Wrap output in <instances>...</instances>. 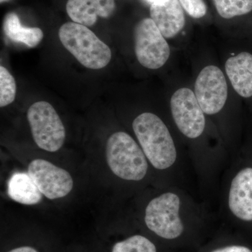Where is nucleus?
Returning <instances> with one entry per match:
<instances>
[{"label": "nucleus", "instance_id": "obj_1", "mask_svg": "<svg viewBox=\"0 0 252 252\" xmlns=\"http://www.w3.org/2000/svg\"><path fill=\"white\" fill-rule=\"evenodd\" d=\"M132 128L146 157L155 168L165 170L175 163V143L160 118L152 113H142L133 121Z\"/></svg>", "mask_w": 252, "mask_h": 252}, {"label": "nucleus", "instance_id": "obj_2", "mask_svg": "<svg viewBox=\"0 0 252 252\" xmlns=\"http://www.w3.org/2000/svg\"><path fill=\"white\" fill-rule=\"evenodd\" d=\"M59 36L64 47L89 69H102L112 59L110 48L86 26L74 22L64 23L60 28Z\"/></svg>", "mask_w": 252, "mask_h": 252}, {"label": "nucleus", "instance_id": "obj_3", "mask_svg": "<svg viewBox=\"0 0 252 252\" xmlns=\"http://www.w3.org/2000/svg\"><path fill=\"white\" fill-rule=\"evenodd\" d=\"M106 158L113 173L123 180L140 181L147 175V157L140 146L126 132H115L109 137Z\"/></svg>", "mask_w": 252, "mask_h": 252}, {"label": "nucleus", "instance_id": "obj_4", "mask_svg": "<svg viewBox=\"0 0 252 252\" xmlns=\"http://www.w3.org/2000/svg\"><path fill=\"white\" fill-rule=\"evenodd\" d=\"M27 117L34 142L39 148L56 152L65 140V128L54 107L46 101H39L28 109Z\"/></svg>", "mask_w": 252, "mask_h": 252}, {"label": "nucleus", "instance_id": "obj_5", "mask_svg": "<svg viewBox=\"0 0 252 252\" xmlns=\"http://www.w3.org/2000/svg\"><path fill=\"white\" fill-rule=\"evenodd\" d=\"M181 201L177 194L168 192L151 200L145 210L144 221L158 236L173 240L183 233L180 217Z\"/></svg>", "mask_w": 252, "mask_h": 252}, {"label": "nucleus", "instance_id": "obj_6", "mask_svg": "<svg viewBox=\"0 0 252 252\" xmlns=\"http://www.w3.org/2000/svg\"><path fill=\"white\" fill-rule=\"evenodd\" d=\"M135 51L137 61L147 69H159L169 59L170 46L152 18H144L136 26Z\"/></svg>", "mask_w": 252, "mask_h": 252}, {"label": "nucleus", "instance_id": "obj_7", "mask_svg": "<svg viewBox=\"0 0 252 252\" xmlns=\"http://www.w3.org/2000/svg\"><path fill=\"white\" fill-rule=\"evenodd\" d=\"M170 107L174 121L183 135L190 139L198 138L205 127V118L195 94L182 88L172 94Z\"/></svg>", "mask_w": 252, "mask_h": 252}, {"label": "nucleus", "instance_id": "obj_8", "mask_svg": "<svg viewBox=\"0 0 252 252\" xmlns=\"http://www.w3.org/2000/svg\"><path fill=\"white\" fill-rule=\"evenodd\" d=\"M195 94L205 114L213 115L224 107L228 97V86L224 74L217 66H207L198 74Z\"/></svg>", "mask_w": 252, "mask_h": 252}, {"label": "nucleus", "instance_id": "obj_9", "mask_svg": "<svg viewBox=\"0 0 252 252\" xmlns=\"http://www.w3.org/2000/svg\"><path fill=\"white\" fill-rule=\"evenodd\" d=\"M28 173L41 193L50 199L61 198L72 190L74 182L70 174L44 159H35L30 163Z\"/></svg>", "mask_w": 252, "mask_h": 252}, {"label": "nucleus", "instance_id": "obj_10", "mask_svg": "<svg viewBox=\"0 0 252 252\" xmlns=\"http://www.w3.org/2000/svg\"><path fill=\"white\" fill-rule=\"evenodd\" d=\"M228 206L240 220H252V168L247 167L239 172L232 180Z\"/></svg>", "mask_w": 252, "mask_h": 252}, {"label": "nucleus", "instance_id": "obj_11", "mask_svg": "<svg viewBox=\"0 0 252 252\" xmlns=\"http://www.w3.org/2000/svg\"><path fill=\"white\" fill-rule=\"evenodd\" d=\"M150 15L167 39L175 37L185 27V13L179 0H162L153 3L151 5Z\"/></svg>", "mask_w": 252, "mask_h": 252}, {"label": "nucleus", "instance_id": "obj_12", "mask_svg": "<svg viewBox=\"0 0 252 252\" xmlns=\"http://www.w3.org/2000/svg\"><path fill=\"white\" fill-rule=\"evenodd\" d=\"M115 9L114 0H68L66 4L69 18L86 27L94 26L97 17H110Z\"/></svg>", "mask_w": 252, "mask_h": 252}, {"label": "nucleus", "instance_id": "obj_13", "mask_svg": "<svg viewBox=\"0 0 252 252\" xmlns=\"http://www.w3.org/2000/svg\"><path fill=\"white\" fill-rule=\"evenodd\" d=\"M225 72L231 85L241 97L252 96V54L242 52L227 60Z\"/></svg>", "mask_w": 252, "mask_h": 252}, {"label": "nucleus", "instance_id": "obj_14", "mask_svg": "<svg viewBox=\"0 0 252 252\" xmlns=\"http://www.w3.org/2000/svg\"><path fill=\"white\" fill-rule=\"evenodd\" d=\"M8 195L17 203L32 205L40 203L43 194L29 173L15 172L8 182Z\"/></svg>", "mask_w": 252, "mask_h": 252}, {"label": "nucleus", "instance_id": "obj_15", "mask_svg": "<svg viewBox=\"0 0 252 252\" xmlns=\"http://www.w3.org/2000/svg\"><path fill=\"white\" fill-rule=\"evenodd\" d=\"M3 31L9 40L21 43L29 48L36 47L44 37V33L39 28L23 27L16 13L10 12L5 16Z\"/></svg>", "mask_w": 252, "mask_h": 252}, {"label": "nucleus", "instance_id": "obj_16", "mask_svg": "<svg viewBox=\"0 0 252 252\" xmlns=\"http://www.w3.org/2000/svg\"><path fill=\"white\" fill-rule=\"evenodd\" d=\"M217 12L225 19L243 16L252 11V0H213Z\"/></svg>", "mask_w": 252, "mask_h": 252}, {"label": "nucleus", "instance_id": "obj_17", "mask_svg": "<svg viewBox=\"0 0 252 252\" xmlns=\"http://www.w3.org/2000/svg\"><path fill=\"white\" fill-rule=\"evenodd\" d=\"M112 252H157V248L149 239L137 235L116 243Z\"/></svg>", "mask_w": 252, "mask_h": 252}, {"label": "nucleus", "instance_id": "obj_18", "mask_svg": "<svg viewBox=\"0 0 252 252\" xmlns=\"http://www.w3.org/2000/svg\"><path fill=\"white\" fill-rule=\"evenodd\" d=\"M16 84L14 77L4 67H0V107L12 103L16 98Z\"/></svg>", "mask_w": 252, "mask_h": 252}, {"label": "nucleus", "instance_id": "obj_19", "mask_svg": "<svg viewBox=\"0 0 252 252\" xmlns=\"http://www.w3.org/2000/svg\"><path fill=\"white\" fill-rule=\"evenodd\" d=\"M179 1L190 17L203 18L207 14V6L203 0H179Z\"/></svg>", "mask_w": 252, "mask_h": 252}, {"label": "nucleus", "instance_id": "obj_20", "mask_svg": "<svg viewBox=\"0 0 252 252\" xmlns=\"http://www.w3.org/2000/svg\"><path fill=\"white\" fill-rule=\"evenodd\" d=\"M212 252H252L250 249L246 247L234 246L225 247V248L218 249Z\"/></svg>", "mask_w": 252, "mask_h": 252}, {"label": "nucleus", "instance_id": "obj_21", "mask_svg": "<svg viewBox=\"0 0 252 252\" xmlns=\"http://www.w3.org/2000/svg\"><path fill=\"white\" fill-rule=\"evenodd\" d=\"M9 252H38L35 249L31 248V247H21L11 250Z\"/></svg>", "mask_w": 252, "mask_h": 252}, {"label": "nucleus", "instance_id": "obj_22", "mask_svg": "<svg viewBox=\"0 0 252 252\" xmlns=\"http://www.w3.org/2000/svg\"><path fill=\"white\" fill-rule=\"evenodd\" d=\"M149 1H150L152 4H153V3L158 2V1H162V0H148Z\"/></svg>", "mask_w": 252, "mask_h": 252}, {"label": "nucleus", "instance_id": "obj_23", "mask_svg": "<svg viewBox=\"0 0 252 252\" xmlns=\"http://www.w3.org/2000/svg\"><path fill=\"white\" fill-rule=\"evenodd\" d=\"M9 1V0H0V2L2 4L3 2H5V1Z\"/></svg>", "mask_w": 252, "mask_h": 252}]
</instances>
